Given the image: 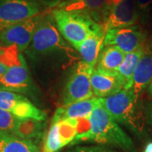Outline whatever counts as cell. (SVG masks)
<instances>
[{"mask_svg": "<svg viewBox=\"0 0 152 152\" xmlns=\"http://www.w3.org/2000/svg\"><path fill=\"white\" fill-rule=\"evenodd\" d=\"M89 119L91 129L75 144L78 141L93 140L100 144L120 147L128 152H136L132 139L120 128L102 104L100 103L96 107Z\"/></svg>", "mask_w": 152, "mask_h": 152, "instance_id": "cell-1", "label": "cell"}, {"mask_svg": "<svg viewBox=\"0 0 152 152\" xmlns=\"http://www.w3.org/2000/svg\"><path fill=\"white\" fill-rule=\"evenodd\" d=\"M139 101L140 98L131 89H123L113 96L101 98V103L118 124L140 136L144 134L145 123Z\"/></svg>", "mask_w": 152, "mask_h": 152, "instance_id": "cell-2", "label": "cell"}, {"mask_svg": "<svg viewBox=\"0 0 152 152\" xmlns=\"http://www.w3.org/2000/svg\"><path fill=\"white\" fill-rule=\"evenodd\" d=\"M52 15L62 37L75 48L88 37L105 31L103 26L81 12L57 8L52 11Z\"/></svg>", "mask_w": 152, "mask_h": 152, "instance_id": "cell-3", "label": "cell"}, {"mask_svg": "<svg viewBox=\"0 0 152 152\" xmlns=\"http://www.w3.org/2000/svg\"><path fill=\"white\" fill-rule=\"evenodd\" d=\"M56 26L52 14L44 15L35 30L29 46L30 54L32 58H39L52 53L65 50V42Z\"/></svg>", "mask_w": 152, "mask_h": 152, "instance_id": "cell-4", "label": "cell"}, {"mask_svg": "<svg viewBox=\"0 0 152 152\" xmlns=\"http://www.w3.org/2000/svg\"><path fill=\"white\" fill-rule=\"evenodd\" d=\"M148 32L145 28L134 25L127 27L108 29L105 32L103 46H114L124 53L134 52L147 42Z\"/></svg>", "mask_w": 152, "mask_h": 152, "instance_id": "cell-5", "label": "cell"}, {"mask_svg": "<svg viewBox=\"0 0 152 152\" xmlns=\"http://www.w3.org/2000/svg\"><path fill=\"white\" fill-rule=\"evenodd\" d=\"M93 69L82 60L78 62L66 84L63 97L64 105L86 100L94 96L91 84Z\"/></svg>", "mask_w": 152, "mask_h": 152, "instance_id": "cell-6", "label": "cell"}, {"mask_svg": "<svg viewBox=\"0 0 152 152\" xmlns=\"http://www.w3.org/2000/svg\"><path fill=\"white\" fill-rule=\"evenodd\" d=\"M37 0H0V32L12 25L41 14Z\"/></svg>", "mask_w": 152, "mask_h": 152, "instance_id": "cell-7", "label": "cell"}, {"mask_svg": "<svg viewBox=\"0 0 152 152\" xmlns=\"http://www.w3.org/2000/svg\"><path fill=\"white\" fill-rule=\"evenodd\" d=\"M0 109L11 113L19 119L45 121L46 113L38 108L26 96L19 93L0 90Z\"/></svg>", "mask_w": 152, "mask_h": 152, "instance_id": "cell-8", "label": "cell"}, {"mask_svg": "<svg viewBox=\"0 0 152 152\" xmlns=\"http://www.w3.org/2000/svg\"><path fill=\"white\" fill-rule=\"evenodd\" d=\"M44 14H39L5 28L0 32V42L5 46L15 45L22 53L28 49L35 30Z\"/></svg>", "mask_w": 152, "mask_h": 152, "instance_id": "cell-9", "label": "cell"}, {"mask_svg": "<svg viewBox=\"0 0 152 152\" xmlns=\"http://www.w3.org/2000/svg\"><path fill=\"white\" fill-rule=\"evenodd\" d=\"M140 20L135 0H121L111 8L103 21L105 31L136 25Z\"/></svg>", "mask_w": 152, "mask_h": 152, "instance_id": "cell-10", "label": "cell"}, {"mask_svg": "<svg viewBox=\"0 0 152 152\" xmlns=\"http://www.w3.org/2000/svg\"><path fill=\"white\" fill-rule=\"evenodd\" d=\"M32 84L26 62L20 65L8 67L0 75V90L20 94H29L32 91Z\"/></svg>", "mask_w": 152, "mask_h": 152, "instance_id": "cell-11", "label": "cell"}, {"mask_svg": "<svg viewBox=\"0 0 152 152\" xmlns=\"http://www.w3.org/2000/svg\"><path fill=\"white\" fill-rule=\"evenodd\" d=\"M120 1L121 0H81L58 9L84 13L103 26L104 19L108 11Z\"/></svg>", "mask_w": 152, "mask_h": 152, "instance_id": "cell-12", "label": "cell"}, {"mask_svg": "<svg viewBox=\"0 0 152 152\" xmlns=\"http://www.w3.org/2000/svg\"><path fill=\"white\" fill-rule=\"evenodd\" d=\"M93 95L99 98L113 96L124 89V82L118 74H104L93 69L91 76Z\"/></svg>", "mask_w": 152, "mask_h": 152, "instance_id": "cell-13", "label": "cell"}, {"mask_svg": "<svg viewBox=\"0 0 152 152\" xmlns=\"http://www.w3.org/2000/svg\"><path fill=\"white\" fill-rule=\"evenodd\" d=\"M101 103V98L92 96L86 100L63 105L55 111L53 123L63 119H79L89 118L96 107Z\"/></svg>", "mask_w": 152, "mask_h": 152, "instance_id": "cell-14", "label": "cell"}, {"mask_svg": "<svg viewBox=\"0 0 152 152\" xmlns=\"http://www.w3.org/2000/svg\"><path fill=\"white\" fill-rule=\"evenodd\" d=\"M152 80V41L145 45V53L142 55L133 75L131 90L137 97L148 87Z\"/></svg>", "mask_w": 152, "mask_h": 152, "instance_id": "cell-15", "label": "cell"}, {"mask_svg": "<svg viewBox=\"0 0 152 152\" xmlns=\"http://www.w3.org/2000/svg\"><path fill=\"white\" fill-rule=\"evenodd\" d=\"M125 54L117 47L102 46L94 69L104 74H117L118 69L124 59Z\"/></svg>", "mask_w": 152, "mask_h": 152, "instance_id": "cell-16", "label": "cell"}, {"mask_svg": "<svg viewBox=\"0 0 152 152\" xmlns=\"http://www.w3.org/2000/svg\"><path fill=\"white\" fill-rule=\"evenodd\" d=\"M105 32L106 31H102L93 34L75 48L81 56L82 61L92 68L96 64L98 56L103 46Z\"/></svg>", "mask_w": 152, "mask_h": 152, "instance_id": "cell-17", "label": "cell"}, {"mask_svg": "<svg viewBox=\"0 0 152 152\" xmlns=\"http://www.w3.org/2000/svg\"><path fill=\"white\" fill-rule=\"evenodd\" d=\"M0 152H39V149L31 140L0 130Z\"/></svg>", "mask_w": 152, "mask_h": 152, "instance_id": "cell-18", "label": "cell"}, {"mask_svg": "<svg viewBox=\"0 0 152 152\" xmlns=\"http://www.w3.org/2000/svg\"><path fill=\"white\" fill-rule=\"evenodd\" d=\"M145 45L134 52L126 53L122 64L117 70V74L124 82V89H131L133 84V75L142 55L145 53Z\"/></svg>", "mask_w": 152, "mask_h": 152, "instance_id": "cell-19", "label": "cell"}, {"mask_svg": "<svg viewBox=\"0 0 152 152\" xmlns=\"http://www.w3.org/2000/svg\"><path fill=\"white\" fill-rule=\"evenodd\" d=\"M58 127V132L63 147L74 141L77 135V119H63L54 122Z\"/></svg>", "mask_w": 152, "mask_h": 152, "instance_id": "cell-20", "label": "cell"}, {"mask_svg": "<svg viewBox=\"0 0 152 152\" xmlns=\"http://www.w3.org/2000/svg\"><path fill=\"white\" fill-rule=\"evenodd\" d=\"M20 123L21 119H19L10 113L0 109V130L5 131L17 136Z\"/></svg>", "mask_w": 152, "mask_h": 152, "instance_id": "cell-21", "label": "cell"}, {"mask_svg": "<svg viewBox=\"0 0 152 152\" xmlns=\"http://www.w3.org/2000/svg\"><path fill=\"white\" fill-rule=\"evenodd\" d=\"M63 147L60 140L58 127L56 123H53L46 136L43 152H56Z\"/></svg>", "mask_w": 152, "mask_h": 152, "instance_id": "cell-22", "label": "cell"}, {"mask_svg": "<svg viewBox=\"0 0 152 152\" xmlns=\"http://www.w3.org/2000/svg\"><path fill=\"white\" fill-rule=\"evenodd\" d=\"M68 152H121L105 146H77Z\"/></svg>", "mask_w": 152, "mask_h": 152, "instance_id": "cell-23", "label": "cell"}, {"mask_svg": "<svg viewBox=\"0 0 152 152\" xmlns=\"http://www.w3.org/2000/svg\"><path fill=\"white\" fill-rule=\"evenodd\" d=\"M135 2L140 19L143 22L145 18L146 17L147 13L150 10V7L151 5L152 0H135Z\"/></svg>", "mask_w": 152, "mask_h": 152, "instance_id": "cell-24", "label": "cell"}, {"mask_svg": "<svg viewBox=\"0 0 152 152\" xmlns=\"http://www.w3.org/2000/svg\"><path fill=\"white\" fill-rule=\"evenodd\" d=\"M41 4L49 8H53L59 4L62 0H37Z\"/></svg>", "mask_w": 152, "mask_h": 152, "instance_id": "cell-25", "label": "cell"}, {"mask_svg": "<svg viewBox=\"0 0 152 152\" xmlns=\"http://www.w3.org/2000/svg\"><path fill=\"white\" fill-rule=\"evenodd\" d=\"M142 23L143 24H145L147 26H149L152 29V3L150 7V10H149L148 13H147L146 17L145 18V20H143Z\"/></svg>", "mask_w": 152, "mask_h": 152, "instance_id": "cell-26", "label": "cell"}, {"mask_svg": "<svg viewBox=\"0 0 152 152\" xmlns=\"http://www.w3.org/2000/svg\"><path fill=\"white\" fill-rule=\"evenodd\" d=\"M81 0H62L61 3H60L57 6L58 8H62L64 6L67 5V4H74V3H77V2H80Z\"/></svg>", "mask_w": 152, "mask_h": 152, "instance_id": "cell-27", "label": "cell"}, {"mask_svg": "<svg viewBox=\"0 0 152 152\" xmlns=\"http://www.w3.org/2000/svg\"><path fill=\"white\" fill-rule=\"evenodd\" d=\"M144 152H152V142L148 143L146 145H145Z\"/></svg>", "mask_w": 152, "mask_h": 152, "instance_id": "cell-28", "label": "cell"}, {"mask_svg": "<svg viewBox=\"0 0 152 152\" xmlns=\"http://www.w3.org/2000/svg\"><path fill=\"white\" fill-rule=\"evenodd\" d=\"M6 69H7V67L0 63V75H2L3 73H4Z\"/></svg>", "mask_w": 152, "mask_h": 152, "instance_id": "cell-29", "label": "cell"}, {"mask_svg": "<svg viewBox=\"0 0 152 152\" xmlns=\"http://www.w3.org/2000/svg\"><path fill=\"white\" fill-rule=\"evenodd\" d=\"M148 91L150 93V95L152 96V80L151 83H150V85L148 86Z\"/></svg>", "mask_w": 152, "mask_h": 152, "instance_id": "cell-30", "label": "cell"}, {"mask_svg": "<svg viewBox=\"0 0 152 152\" xmlns=\"http://www.w3.org/2000/svg\"><path fill=\"white\" fill-rule=\"evenodd\" d=\"M150 122H151V124L152 126V106L150 109Z\"/></svg>", "mask_w": 152, "mask_h": 152, "instance_id": "cell-31", "label": "cell"}, {"mask_svg": "<svg viewBox=\"0 0 152 152\" xmlns=\"http://www.w3.org/2000/svg\"><path fill=\"white\" fill-rule=\"evenodd\" d=\"M4 45L1 42H0V54H1V53L3 52V50H4Z\"/></svg>", "mask_w": 152, "mask_h": 152, "instance_id": "cell-32", "label": "cell"}]
</instances>
